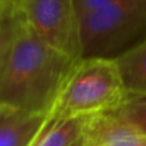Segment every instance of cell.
Returning a JSON list of instances; mask_svg holds the SVG:
<instances>
[{
    "instance_id": "obj_4",
    "label": "cell",
    "mask_w": 146,
    "mask_h": 146,
    "mask_svg": "<svg viewBox=\"0 0 146 146\" xmlns=\"http://www.w3.org/2000/svg\"><path fill=\"white\" fill-rule=\"evenodd\" d=\"M22 9L31 27L46 44L69 58H82L74 0H27Z\"/></svg>"
},
{
    "instance_id": "obj_11",
    "label": "cell",
    "mask_w": 146,
    "mask_h": 146,
    "mask_svg": "<svg viewBox=\"0 0 146 146\" xmlns=\"http://www.w3.org/2000/svg\"><path fill=\"white\" fill-rule=\"evenodd\" d=\"M9 1L12 3V4H14L15 7H18V8H21V9H22L23 5L26 4V1H27V0H9Z\"/></svg>"
},
{
    "instance_id": "obj_2",
    "label": "cell",
    "mask_w": 146,
    "mask_h": 146,
    "mask_svg": "<svg viewBox=\"0 0 146 146\" xmlns=\"http://www.w3.org/2000/svg\"><path fill=\"white\" fill-rule=\"evenodd\" d=\"M126 92L114 58H81L69 73L48 118L59 121L111 111Z\"/></svg>"
},
{
    "instance_id": "obj_5",
    "label": "cell",
    "mask_w": 146,
    "mask_h": 146,
    "mask_svg": "<svg viewBox=\"0 0 146 146\" xmlns=\"http://www.w3.org/2000/svg\"><path fill=\"white\" fill-rule=\"evenodd\" d=\"M48 117L0 105V146H32Z\"/></svg>"
},
{
    "instance_id": "obj_10",
    "label": "cell",
    "mask_w": 146,
    "mask_h": 146,
    "mask_svg": "<svg viewBox=\"0 0 146 146\" xmlns=\"http://www.w3.org/2000/svg\"><path fill=\"white\" fill-rule=\"evenodd\" d=\"M117 1H119V0H74V5L77 9L78 17L81 18L82 15L103 9V8L109 7Z\"/></svg>"
},
{
    "instance_id": "obj_9",
    "label": "cell",
    "mask_w": 146,
    "mask_h": 146,
    "mask_svg": "<svg viewBox=\"0 0 146 146\" xmlns=\"http://www.w3.org/2000/svg\"><path fill=\"white\" fill-rule=\"evenodd\" d=\"M111 113L146 139V91H127Z\"/></svg>"
},
{
    "instance_id": "obj_8",
    "label": "cell",
    "mask_w": 146,
    "mask_h": 146,
    "mask_svg": "<svg viewBox=\"0 0 146 146\" xmlns=\"http://www.w3.org/2000/svg\"><path fill=\"white\" fill-rule=\"evenodd\" d=\"M127 91H146V37L115 58Z\"/></svg>"
},
{
    "instance_id": "obj_12",
    "label": "cell",
    "mask_w": 146,
    "mask_h": 146,
    "mask_svg": "<svg viewBox=\"0 0 146 146\" xmlns=\"http://www.w3.org/2000/svg\"><path fill=\"white\" fill-rule=\"evenodd\" d=\"M144 146H146V139H145V142H144Z\"/></svg>"
},
{
    "instance_id": "obj_1",
    "label": "cell",
    "mask_w": 146,
    "mask_h": 146,
    "mask_svg": "<svg viewBox=\"0 0 146 146\" xmlns=\"http://www.w3.org/2000/svg\"><path fill=\"white\" fill-rule=\"evenodd\" d=\"M77 60L46 44L23 9L1 0L0 105L49 115Z\"/></svg>"
},
{
    "instance_id": "obj_6",
    "label": "cell",
    "mask_w": 146,
    "mask_h": 146,
    "mask_svg": "<svg viewBox=\"0 0 146 146\" xmlns=\"http://www.w3.org/2000/svg\"><path fill=\"white\" fill-rule=\"evenodd\" d=\"M145 137L111 111L94 114L87 124V146H144Z\"/></svg>"
},
{
    "instance_id": "obj_7",
    "label": "cell",
    "mask_w": 146,
    "mask_h": 146,
    "mask_svg": "<svg viewBox=\"0 0 146 146\" xmlns=\"http://www.w3.org/2000/svg\"><path fill=\"white\" fill-rule=\"evenodd\" d=\"M91 115L46 119L32 146H87V124Z\"/></svg>"
},
{
    "instance_id": "obj_3",
    "label": "cell",
    "mask_w": 146,
    "mask_h": 146,
    "mask_svg": "<svg viewBox=\"0 0 146 146\" xmlns=\"http://www.w3.org/2000/svg\"><path fill=\"white\" fill-rule=\"evenodd\" d=\"M146 30V0H119L80 18L82 58H114Z\"/></svg>"
}]
</instances>
